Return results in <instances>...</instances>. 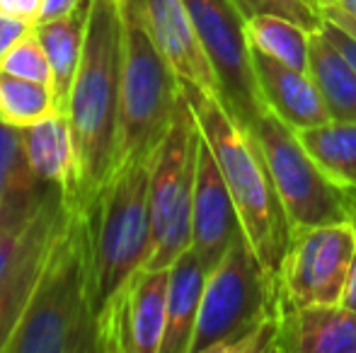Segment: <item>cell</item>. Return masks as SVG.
<instances>
[{"mask_svg":"<svg viewBox=\"0 0 356 353\" xmlns=\"http://www.w3.org/2000/svg\"><path fill=\"white\" fill-rule=\"evenodd\" d=\"M220 87V102L248 131L267 109L257 85L248 19L233 0H184Z\"/></svg>","mask_w":356,"mask_h":353,"instance_id":"9c48e42d","label":"cell"},{"mask_svg":"<svg viewBox=\"0 0 356 353\" xmlns=\"http://www.w3.org/2000/svg\"><path fill=\"white\" fill-rule=\"evenodd\" d=\"M347 310L356 312V257L352 261V268H349V276H347V283H344V293H342V302Z\"/></svg>","mask_w":356,"mask_h":353,"instance_id":"d6a6232c","label":"cell"},{"mask_svg":"<svg viewBox=\"0 0 356 353\" xmlns=\"http://www.w3.org/2000/svg\"><path fill=\"white\" fill-rule=\"evenodd\" d=\"M296 133L325 175L342 189L356 191V123L330 119Z\"/></svg>","mask_w":356,"mask_h":353,"instance_id":"7402d4cb","label":"cell"},{"mask_svg":"<svg viewBox=\"0 0 356 353\" xmlns=\"http://www.w3.org/2000/svg\"><path fill=\"white\" fill-rule=\"evenodd\" d=\"M209 268L189 247L170 266L168 286V325L160 353H189L192 336L197 329L199 307L207 288Z\"/></svg>","mask_w":356,"mask_h":353,"instance_id":"d6986e66","label":"cell"},{"mask_svg":"<svg viewBox=\"0 0 356 353\" xmlns=\"http://www.w3.org/2000/svg\"><path fill=\"white\" fill-rule=\"evenodd\" d=\"M179 85L192 104L202 136L207 138L209 148L218 160L230 196L238 208L245 237L257 252L264 268L272 276H279L291 235H293V225L286 216L277 184L257 141L238 126V121L230 117L216 94L184 80H179Z\"/></svg>","mask_w":356,"mask_h":353,"instance_id":"3957f363","label":"cell"},{"mask_svg":"<svg viewBox=\"0 0 356 353\" xmlns=\"http://www.w3.org/2000/svg\"><path fill=\"white\" fill-rule=\"evenodd\" d=\"M279 353H356V312L344 305L293 307L282 291Z\"/></svg>","mask_w":356,"mask_h":353,"instance_id":"9a60e30c","label":"cell"},{"mask_svg":"<svg viewBox=\"0 0 356 353\" xmlns=\"http://www.w3.org/2000/svg\"><path fill=\"white\" fill-rule=\"evenodd\" d=\"M233 3L238 5L245 19L257 17V15H282V17L298 22L308 32L323 27V15L308 0H233Z\"/></svg>","mask_w":356,"mask_h":353,"instance_id":"484cf974","label":"cell"},{"mask_svg":"<svg viewBox=\"0 0 356 353\" xmlns=\"http://www.w3.org/2000/svg\"><path fill=\"white\" fill-rule=\"evenodd\" d=\"M323 29L327 32V37L332 39L339 49H342V53L354 63V68H356V37H354V34L344 32L339 24L330 22V19H325V22H323Z\"/></svg>","mask_w":356,"mask_h":353,"instance_id":"4dcf8cb0","label":"cell"},{"mask_svg":"<svg viewBox=\"0 0 356 353\" xmlns=\"http://www.w3.org/2000/svg\"><path fill=\"white\" fill-rule=\"evenodd\" d=\"M19 133H22L24 153L34 175L44 184L58 189L66 203L80 206L78 150H75L68 117L58 114L37 126L19 128Z\"/></svg>","mask_w":356,"mask_h":353,"instance_id":"e0dca14e","label":"cell"},{"mask_svg":"<svg viewBox=\"0 0 356 353\" xmlns=\"http://www.w3.org/2000/svg\"><path fill=\"white\" fill-rule=\"evenodd\" d=\"M315 3H318V8H320V3H323V0H315Z\"/></svg>","mask_w":356,"mask_h":353,"instance_id":"8d00e7d4","label":"cell"},{"mask_svg":"<svg viewBox=\"0 0 356 353\" xmlns=\"http://www.w3.org/2000/svg\"><path fill=\"white\" fill-rule=\"evenodd\" d=\"M54 191L34 175L19 128L0 123V227L27 225Z\"/></svg>","mask_w":356,"mask_h":353,"instance_id":"ac0fdd59","label":"cell"},{"mask_svg":"<svg viewBox=\"0 0 356 353\" xmlns=\"http://www.w3.org/2000/svg\"><path fill=\"white\" fill-rule=\"evenodd\" d=\"M150 162L153 157L127 162L114 170L90 203L97 317L109 298L148 264Z\"/></svg>","mask_w":356,"mask_h":353,"instance_id":"8992f818","label":"cell"},{"mask_svg":"<svg viewBox=\"0 0 356 353\" xmlns=\"http://www.w3.org/2000/svg\"><path fill=\"white\" fill-rule=\"evenodd\" d=\"M85 17H88V3L66 17L51 19V22L37 24V37L51 63L54 73V94L61 114L66 117L68 102H71L75 73L83 56L85 42Z\"/></svg>","mask_w":356,"mask_h":353,"instance_id":"44dd1931","label":"cell"},{"mask_svg":"<svg viewBox=\"0 0 356 353\" xmlns=\"http://www.w3.org/2000/svg\"><path fill=\"white\" fill-rule=\"evenodd\" d=\"M323 5H332V8H337V10H342V12L356 17V0H323L320 8H323Z\"/></svg>","mask_w":356,"mask_h":353,"instance_id":"836d02e7","label":"cell"},{"mask_svg":"<svg viewBox=\"0 0 356 353\" xmlns=\"http://www.w3.org/2000/svg\"><path fill=\"white\" fill-rule=\"evenodd\" d=\"M145 22L165 61L179 80L199 85L220 99L218 78L202 49L184 0H143Z\"/></svg>","mask_w":356,"mask_h":353,"instance_id":"5bb4252c","label":"cell"},{"mask_svg":"<svg viewBox=\"0 0 356 353\" xmlns=\"http://www.w3.org/2000/svg\"><path fill=\"white\" fill-rule=\"evenodd\" d=\"M179 94L177 73L165 61L145 22L143 0H122V99L114 170L155 155L172 123Z\"/></svg>","mask_w":356,"mask_h":353,"instance_id":"5b68a950","label":"cell"},{"mask_svg":"<svg viewBox=\"0 0 356 353\" xmlns=\"http://www.w3.org/2000/svg\"><path fill=\"white\" fill-rule=\"evenodd\" d=\"M0 68L17 78H24V80H34V83H44L54 89V73H51V63H49V56L44 51L42 42L37 37V27L17 42L10 53L3 58Z\"/></svg>","mask_w":356,"mask_h":353,"instance_id":"d4e9b609","label":"cell"},{"mask_svg":"<svg viewBox=\"0 0 356 353\" xmlns=\"http://www.w3.org/2000/svg\"><path fill=\"white\" fill-rule=\"evenodd\" d=\"M320 15H323V19H330V22L339 24L344 32H349L356 37V17H352V15L342 12V10L332 8V5H323V8H320Z\"/></svg>","mask_w":356,"mask_h":353,"instance_id":"1f68e13d","label":"cell"},{"mask_svg":"<svg viewBox=\"0 0 356 353\" xmlns=\"http://www.w3.org/2000/svg\"><path fill=\"white\" fill-rule=\"evenodd\" d=\"M349 221L356 230V191H349Z\"/></svg>","mask_w":356,"mask_h":353,"instance_id":"e575fe53","label":"cell"},{"mask_svg":"<svg viewBox=\"0 0 356 353\" xmlns=\"http://www.w3.org/2000/svg\"><path fill=\"white\" fill-rule=\"evenodd\" d=\"M238 235H243L238 208L230 196V189L218 167V160L209 148L207 138L202 136L197 182H194L192 250L197 252V257L211 273Z\"/></svg>","mask_w":356,"mask_h":353,"instance_id":"7c38bea8","label":"cell"},{"mask_svg":"<svg viewBox=\"0 0 356 353\" xmlns=\"http://www.w3.org/2000/svg\"><path fill=\"white\" fill-rule=\"evenodd\" d=\"M0 12L27 19L29 24L37 27L42 17V0H0Z\"/></svg>","mask_w":356,"mask_h":353,"instance_id":"f1b7e54d","label":"cell"},{"mask_svg":"<svg viewBox=\"0 0 356 353\" xmlns=\"http://www.w3.org/2000/svg\"><path fill=\"white\" fill-rule=\"evenodd\" d=\"M354 257L352 223L296 227L279 268V286L293 307L339 305Z\"/></svg>","mask_w":356,"mask_h":353,"instance_id":"30bf717a","label":"cell"},{"mask_svg":"<svg viewBox=\"0 0 356 353\" xmlns=\"http://www.w3.org/2000/svg\"><path fill=\"white\" fill-rule=\"evenodd\" d=\"M199 143L202 128L187 94L182 92L172 123L150 162V257L145 268H170L182 252L192 247Z\"/></svg>","mask_w":356,"mask_h":353,"instance_id":"52a82bcc","label":"cell"},{"mask_svg":"<svg viewBox=\"0 0 356 353\" xmlns=\"http://www.w3.org/2000/svg\"><path fill=\"white\" fill-rule=\"evenodd\" d=\"M308 3H310V5H315V8H318V3H315V0H308ZM318 10H320V8H318Z\"/></svg>","mask_w":356,"mask_h":353,"instance_id":"d590c367","label":"cell"},{"mask_svg":"<svg viewBox=\"0 0 356 353\" xmlns=\"http://www.w3.org/2000/svg\"><path fill=\"white\" fill-rule=\"evenodd\" d=\"M90 351H97L92 216L90 206H71L5 353Z\"/></svg>","mask_w":356,"mask_h":353,"instance_id":"6da1fadb","label":"cell"},{"mask_svg":"<svg viewBox=\"0 0 356 353\" xmlns=\"http://www.w3.org/2000/svg\"><path fill=\"white\" fill-rule=\"evenodd\" d=\"M68 211H71V203L63 201L61 191H54L34 221L24 252L13 268L0 278V353L8 349L24 310H27L29 298L37 288L44 261L49 257V247H51L58 227L66 221Z\"/></svg>","mask_w":356,"mask_h":353,"instance_id":"4fadbf2b","label":"cell"},{"mask_svg":"<svg viewBox=\"0 0 356 353\" xmlns=\"http://www.w3.org/2000/svg\"><path fill=\"white\" fill-rule=\"evenodd\" d=\"M170 268H141L97 317V353H160L168 325Z\"/></svg>","mask_w":356,"mask_h":353,"instance_id":"8fae6325","label":"cell"},{"mask_svg":"<svg viewBox=\"0 0 356 353\" xmlns=\"http://www.w3.org/2000/svg\"><path fill=\"white\" fill-rule=\"evenodd\" d=\"M257 141L286 216L296 227H318L349 221V189L332 182L303 148L293 126L264 109L248 128Z\"/></svg>","mask_w":356,"mask_h":353,"instance_id":"ba28073f","label":"cell"},{"mask_svg":"<svg viewBox=\"0 0 356 353\" xmlns=\"http://www.w3.org/2000/svg\"><path fill=\"white\" fill-rule=\"evenodd\" d=\"M252 63L257 85L267 109H272L289 126L310 128L330 121L318 87L308 71H296L252 46Z\"/></svg>","mask_w":356,"mask_h":353,"instance_id":"2e32d148","label":"cell"},{"mask_svg":"<svg viewBox=\"0 0 356 353\" xmlns=\"http://www.w3.org/2000/svg\"><path fill=\"white\" fill-rule=\"evenodd\" d=\"M56 94L49 85L24 80L0 68V123L13 128H27L58 117Z\"/></svg>","mask_w":356,"mask_h":353,"instance_id":"603a6c76","label":"cell"},{"mask_svg":"<svg viewBox=\"0 0 356 353\" xmlns=\"http://www.w3.org/2000/svg\"><path fill=\"white\" fill-rule=\"evenodd\" d=\"M122 99V0H88L83 56L68 121L80 172V206H90L114 172Z\"/></svg>","mask_w":356,"mask_h":353,"instance_id":"7a4b0ae2","label":"cell"},{"mask_svg":"<svg viewBox=\"0 0 356 353\" xmlns=\"http://www.w3.org/2000/svg\"><path fill=\"white\" fill-rule=\"evenodd\" d=\"M282 310L279 278L243 235L209 273L189 353L274 351Z\"/></svg>","mask_w":356,"mask_h":353,"instance_id":"277c9868","label":"cell"},{"mask_svg":"<svg viewBox=\"0 0 356 353\" xmlns=\"http://www.w3.org/2000/svg\"><path fill=\"white\" fill-rule=\"evenodd\" d=\"M85 3H88V0H42V17H39V24L66 17V15L75 12L78 8H83Z\"/></svg>","mask_w":356,"mask_h":353,"instance_id":"f546056e","label":"cell"},{"mask_svg":"<svg viewBox=\"0 0 356 353\" xmlns=\"http://www.w3.org/2000/svg\"><path fill=\"white\" fill-rule=\"evenodd\" d=\"M250 46L259 49L296 71H308V46L310 32L298 22L282 15H257L248 19Z\"/></svg>","mask_w":356,"mask_h":353,"instance_id":"cb8c5ba5","label":"cell"},{"mask_svg":"<svg viewBox=\"0 0 356 353\" xmlns=\"http://www.w3.org/2000/svg\"><path fill=\"white\" fill-rule=\"evenodd\" d=\"M44 203H47V201H44ZM39 211H42V208H39ZM39 211H37V216H39ZM37 216H34L27 225L0 227V278H3L10 268H13V264L19 259V255L24 252L29 235H32V227H34Z\"/></svg>","mask_w":356,"mask_h":353,"instance_id":"4316f807","label":"cell"},{"mask_svg":"<svg viewBox=\"0 0 356 353\" xmlns=\"http://www.w3.org/2000/svg\"><path fill=\"white\" fill-rule=\"evenodd\" d=\"M308 73L330 119L356 123V68L323 27L310 32Z\"/></svg>","mask_w":356,"mask_h":353,"instance_id":"ffe728a7","label":"cell"},{"mask_svg":"<svg viewBox=\"0 0 356 353\" xmlns=\"http://www.w3.org/2000/svg\"><path fill=\"white\" fill-rule=\"evenodd\" d=\"M32 29H34V24H29L27 19L0 12V63H3V58L10 53V49L17 42H22Z\"/></svg>","mask_w":356,"mask_h":353,"instance_id":"83f0119b","label":"cell"}]
</instances>
